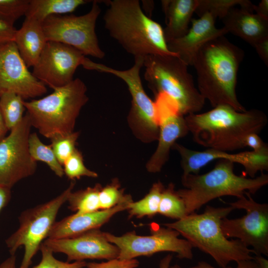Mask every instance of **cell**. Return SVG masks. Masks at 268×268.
Listing matches in <instances>:
<instances>
[{
  "label": "cell",
  "mask_w": 268,
  "mask_h": 268,
  "mask_svg": "<svg viewBox=\"0 0 268 268\" xmlns=\"http://www.w3.org/2000/svg\"><path fill=\"white\" fill-rule=\"evenodd\" d=\"M134 65L126 70L115 69L86 58L82 67L88 70L110 73L121 78L127 85L132 96L129 120L134 133L143 141L157 140L159 122L155 102L148 97L141 82L140 71L143 58H135Z\"/></svg>",
  "instance_id": "9c48e42d"
},
{
  "label": "cell",
  "mask_w": 268,
  "mask_h": 268,
  "mask_svg": "<svg viewBox=\"0 0 268 268\" xmlns=\"http://www.w3.org/2000/svg\"><path fill=\"white\" fill-rule=\"evenodd\" d=\"M181 156L183 176L198 174L201 169L215 160L225 159L244 167L245 174L251 178L258 172L268 170V151L256 152L254 151L230 153L218 150L207 148L197 151L188 148L177 142L172 146Z\"/></svg>",
  "instance_id": "2e32d148"
},
{
  "label": "cell",
  "mask_w": 268,
  "mask_h": 268,
  "mask_svg": "<svg viewBox=\"0 0 268 268\" xmlns=\"http://www.w3.org/2000/svg\"><path fill=\"white\" fill-rule=\"evenodd\" d=\"M158 213L169 218L180 220L188 214L183 200L170 183L162 192Z\"/></svg>",
  "instance_id": "f1b7e54d"
},
{
  "label": "cell",
  "mask_w": 268,
  "mask_h": 268,
  "mask_svg": "<svg viewBox=\"0 0 268 268\" xmlns=\"http://www.w3.org/2000/svg\"><path fill=\"white\" fill-rule=\"evenodd\" d=\"M15 260L14 255H10L0 265V268H16Z\"/></svg>",
  "instance_id": "7bdbcfd3"
},
{
  "label": "cell",
  "mask_w": 268,
  "mask_h": 268,
  "mask_svg": "<svg viewBox=\"0 0 268 268\" xmlns=\"http://www.w3.org/2000/svg\"><path fill=\"white\" fill-rule=\"evenodd\" d=\"M92 1L87 0H30L25 18L41 23L48 17L71 13L79 6Z\"/></svg>",
  "instance_id": "cb8c5ba5"
},
{
  "label": "cell",
  "mask_w": 268,
  "mask_h": 268,
  "mask_svg": "<svg viewBox=\"0 0 268 268\" xmlns=\"http://www.w3.org/2000/svg\"><path fill=\"white\" fill-rule=\"evenodd\" d=\"M254 48L256 49L259 57L265 64L268 65V38L258 42Z\"/></svg>",
  "instance_id": "f35d334b"
},
{
  "label": "cell",
  "mask_w": 268,
  "mask_h": 268,
  "mask_svg": "<svg viewBox=\"0 0 268 268\" xmlns=\"http://www.w3.org/2000/svg\"><path fill=\"white\" fill-rule=\"evenodd\" d=\"M254 11L256 14L268 19V0H262L258 5H255Z\"/></svg>",
  "instance_id": "60d3db41"
},
{
  "label": "cell",
  "mask_w": 268,
  "mask_h": 268,
  "mask_svg": "<svg viewBox=\"0 0 268 268\" xmlns=\"http://www.w3.org/2000/svg\"><path fill=\"white\" fill-rule=\"evenodd\" d=\"M40 250L42 254L41 261L33 268H83L86 267L87 263L85 261L69 262L57 260L54 256V253L43 243Z\"/></svg>",
  "instance_id": "e575fe53"
},
{
  "label": "cell",
  "mask_w": 268,
  "mask_h": 268,
  "mask_svg": "<svg viewBox=\"0 0 268 268\" xmlns=\"http://www.w3.org/2000/svg\"><path fill=\"white\" fill-rule=\"evenodd\" d=\"M139 262L136 259L121 260L116 259L101 263H86L87 268H136Z\"/></svg>",
  "instance_id": "d590c367"
},
{
  "label": "cell",
  "mask_w": 268,
  "mask_h": 268,
  "mask_svg": "<svg viewBox=\"0 0 268 268\" xmlns=\"http://www.w3.org/2000/svg\"><path fill=\"white\" fill-rule=\"evenodd\" d=\"M156 96L159 122L158 145L146 165L147 170L154 173L160 172L167 162L170 150L176 140L189 133L185 117L176 106L165 96Z\"/></svg>",
  "instance_id": "e0dca14e"
},
{
  "label": "cell",
  "mask_w": 268,
  "mask_h": 268,
  "mask_svg": "<svg viewBox=\"0 0 268 268\" xmlns=\"http://www.w3.org/2000/svg\"><path fill=\"white\" fill-rule=\"evenodd\" d=\"M43 244L53 253L67 255V262L84 260L118 259L119 249L107 239L105 232L94 229L76 236L62 238H47Z\"/></svg>",
  "instance_id": "ac0fdd59"
},
{
  "label": "cell",
  "mask_w": 268,
  "mask_h": 268,
  "mask_svg": "<svg viewBox=\"0 0 268 268\" xmlns=\"http://www.w3.org/2000/svg\"><path fill=\"white\" fill-rule=\"evenodd\" d=\"M23 101L20 96L11 92H5L0 97V111L9 131L23 119L25 110Z\"/></svg>",
  "instance_id": "83f0119b"
},
{
  "label": "cell",
  "mask_w": 268,
  "mask_h": 268,
  "mask_svg": "<svg viewBox=\"0 0 268 268\" xmlns=\"http://www.w3.org/2000/svg\"><path fill=\"white\" fill-rule=\"evenodd\" d=\"M10 197V189L0 185V212L8 203Z\"/></svg>",
  "instance_id": "ab89813d"
},
{
  "label": "cell",
  "mask_w": 268,
  "mask_h": 268,
  "mask_svg": "<svg viewBox=\"0 0 268 268\" xmlns=\"http://www.w3.org/2000/svg\"><path fill=\"white\" fill-rule=\"evenodd\" d=\"M75 184V180L72 181L57 197L21 214L19 228L5 240L10 255H14L20 247L24 248V256L18 268H29L33 257L47 238L59 209L67 201Z\"/></svg>",
  "instance_id": "ba28073f"
},
{
  "label": "cell",
  "mask_w": 268,
  "mask_h": 268,
  "mask_svg": "<svg viewBox=\"0 0 268 268\" xmlns=\"http://www.w3.org/2000/svg\"><path fill=\"white\" fill-rule=\"evenodd\" d=\"M79 135L78 132H73L66 135L57 136L51 139V143L50 145L62 166L66 159L76 149L75 144Z\"/></svg>",
  "instance_id": "d6a6232c"
},
{
  "label": "cell",
  "mask_w": 268,
  "mask_h": 268,
  "mask_svg": "<svg viewBox=\"0 0 268 268\" xmlns=\"http://www.w3.org/2000/svg\"><path fill=\"white\" fill-rule=\"evenodd\" d=\"M102 186L99 184L94 187L76 192L69 194L67 201L68 208L76 213H85L94 212L100 209L99 194Z\"/></svg>",
  "instance_id": "484cf974"
},
{
  "label": "cell",
  "mask_w": 268,
  "mask_h": 268,
  "mask_svg": "<svg viewBox=\"0 0 268 268\" xmlns=\"http://www.w3.org/2000/svg\"><path fill=\"white\" fill-rule=\"evenodd\" d=\"M215 19L208 12L198 19L192 18L191 27L184 36L167 42L168 49L187 65L192 66L196 53L204 44L228 33L223 27H215Z\"/></svg>",
  "instance_id": "d6986e66"
},
{
  "label": "cell",
  "mask_w": 268,
  "mask_h": 268,
  "mask_svg": "<svg viewBox=\"0 0 268 268\" xmlns=\"http://www.w3.org/2000/svg\"><path fill=\"white\" fill-rule=\"evenodd\" d=\"M28 143L30 154L35 161L45 163L57 176H64L63 167L50 145L43 143L36 133L30 134Z\"/></svg>",
  "instance_id": "f546056e"
},
{
  "label": "cell",
  "mask_w": 268,
  "mask_h": 268,
  "mask_svg": "<svg viewBox=\"0 0 268 268\" xmlns=\"http://www.w3.org/2000/svg\"><path fill=\"white\" fill-rule=\"evenodd\" d=\"M13 42L27 67H33L47 42L42 23L25 18L21 27L16 30Z\"/></svg>",
  "instance_id": "603a6c76"
},
{
  "label": "cell",
  "mask_w": 268,
  "mask_h": 268,
  "mask_svg": "<svg viewBox=\"0 0 268 268\" xmlns=\"http://www.w3.org/2000/svg\"><path fill=\"white\" fill-rule=\"evenodd\" d=\"M85 56L77 49L54 41H47L35 66L33 75L53 90L72 81Z\"/></svg>",
  "instance_id": "5bb4252c"
},
{
  "label": "cell",
  "mask_w": 268,
  "mask_h": 268,
  "mask_svg": "<svg viewBox=\"0 0 268 268\" xmlns=\"http://www.w3.org/2000/svg\"><path fill=\"white\" fill-rule=\"evenodd\" d=\"M169 268H182L178 265H175L172 266H170ZM190 268H215L212 266L211 265H210V264H209L208 263L205 262L201 261V262H199L196 266ZM224 268H232L226 267Z\"/></svg>",
  "instance_id": "ee69618b"
},
{
  "label": "cell",
  "mask_w": 268,
  "mask_h": 268,
  "mask_svg": "<svg viewBox=\"0 0 268 268\" xmlns=\"http://www.w3.org/2000/svg\"><path fill=\"white\" fill-rule=\"evenodd\" d=\"M99 0H93L87 13L76 16L53 15L42 23L47 41H54L71 46L84 56L102 59L105 52L99 44L95 32L96 21L101 9Z\"/></svg>",
  "instance_id": "30bf717a"
},
{
  "label": "cell",
  "mask_w": 268,
  "mask_h": 268,
  "mask_svg": "<svg viewBox=\"0 0 268 268\" xmlns=\"http://www.w3.org/2000/svg\"><path fill=\"white\" fill-rule=\"evenodd\" d=\"M185 119L195 142L207 148L229 152L245 147V137L259 134L268 123L261 110L239 112L225 104L203 113L187 115Z\"/></svg>",
  "instance_id": "7a4b0ae2"
},
{
  "label": "cell",
  "mask_w": 268,
  "mask_h": 268,
  "mask_svg": "<svg viewBox=\"0 0 268 268\" xmlns=\"http://www.w3.org/2000/svg\"><path fill=\"white\" fill-rule=\"evenodd\" d=\"M152 230L147 236L137 235L134 231L121 236L107 232L105 235L108 241L119 249L118 259L121 260L149 257L162 252L175 253L179 259L193 258V248L187 240L179 238L180 234L176 230L167 226H158Z\"/></svg>",
  "instance_id": "8fae6325"
},
{
  "label": "cell",
  "mask_w": 268,
  "mask_h": 268,
  "mask_svg": "<svg viewBox=\"0 0 268 268\" xmlns=\"http://www.w3.org/2000/svg\"><path fill=\"white\" fill-rule=\"evenodd\" d=\"M184 62L176 56L148 55L144 59V78L155 95L167 97L183 116L197 113L205 99L195 86Z\"/></svg>",
  "instance_id": "52a82bcc"
},
{
  "label": "cell",
  "mask_w": 268,
  "mask_h": 268,
  "mask_svg": "<svg viewBox=\"0 0 268 268\" xmlns=\"http://www.w3.org/2000/svg\"><path fill=\"white\" fill-rule=\"evenodd\" d=\"M172 258L173 256L171 254H168L164 257L159 263V268H169Z\"/></svg>",
  "instance_id": "bcb514c9"
},
{
  "label": "cell",
  "mask_w": 268,
  "mask_h": 268,
  "mask_svg": "<svg viewBox=\"0 0 268 268\" xmlns=\"http://www.w3.org/2000/svg\"><path fill=\"white\" fill-rule=\"evenodd\" d=\"M8 131L0 111V141L6 136Z\"/></svg>",
  "instance_id": "f6af8a7d"
},
{
  "label": "cell",
  "mask_w": 268,
  "mask_h": 268,
  "mask_svg": "<svg viewBox=\"0 0 268 268\" xmlns=\"http://www.w3.org/2000/svg\"><path fill=\"white\" fill-rule=\"evenodd\" d=\"M129 204H121L110 209H100L89 213H75L55 222L47 238H70L92 230L99 229L116 213L127 210Z\"/></svg>",
  "instance_id": "ffe728a7"
},
{
  "label": "cell",
  "mask_w": 268,
  "mask_h": 268,
  "mask_svg": "<svg viewBox=\"0 0 268 268\" xmlns=\"http://www.w3.org/2000/svg\"><path fill=\"white\" fill-rule=\"evenodd\" d=\"M161 2L165 15L163 31L166 42L184 36L189 29L198 0H163Z\"/></svg>",
  "instance_id": "7402d4cb"
},
{
  "label": "cell",
  "mask_w": 268,
  "mask_h": 268,
  "mask_svg": "<svg viewBox=\"0 0 268 268\" xmlns=\"http://www.w3.org/2000/svg\"><path fill=\"white\" fill-rule=\"evenodd\" d=\"M221 20L228 33L239 37L253 47L268 38V19L245 9L233 7Z\"/></svg>",
  "instance_id": "44dd1931"
},
{
  "label": "cell",
  "mask_w": 268,
  "mask_h": 268,
  "mask_svg": "<svg viewBox=\"0 0 268 268\" xmlns=\"http://www.w3.org/2000/svg\"><path fill=\"white\" fill-rule=\"evenodd\" d=\"M87 87L79 78L43 98L24 100L32 127L51 139L74 132L76 119L88 100Z\"/></svg>",
  "instance_id": "8992f818"
},
{
  "label": "cell",
  "mask_w": 268,
  "mask_h": 268,
  "mask_svg": "<svg viewBox=\"0 0 268 268\" xmlns=\"http://www.w3.org/2000/svg\"><path fill=\"white\" fill-rule=\"evenodd\" d=\"M234 164L221 159L207 173L182 176L181 182L185 188L177 192L185 202L188 214L212 200L225 196L239 199L246 192L254 194L268 184V175L264 173L253 178L237 175L234 172Z\"/></svg>",
  "instance_id": "5b68a950"
},
{
  "label": "cell",
  "mask_w": 268,
  "mask_h": 268,
  "mask_svg": "<svg viewBox=\"0 0 268 268\" xmlns=\"http://www.w3.org/2000/svg\"><path fill=\"white\" fill-rule=\"evenodd\" d=\"M100 209H108L121 204H129L133 201L131 195L125 194L118 179L102 187L99 194Z\"/></svg>",
  "instance_id": "4dcf8cb0"
},
{
  "label": "cell",
  "mask_w": 268,
  "mask_h": 268,
  "mask_svg": "<svg viewBox=\"0 0 268 268\" xmlns=\"http://www.w3.org/2000/svg\"><path fill=\"white\" fill-rule=\"evenodd\" d=\"M235 268H259L254 260H244L238 262Z\"/></svg>",
  "instance_id": "b9f144b4"
},
{
  "label": "cell",
  "mask_w": 268,
  "mask_h": 268,
  "mask_svg": "<svg viewBox=\"0 0 268 268\" xmlns=\"http://www.w3.org/2000/svg\"><path fill=\"white\" fill-rule=\"evenodd\" d=\"M237 5L250 12L254 11L255 4L248 0H198L195 12L199 17L208 12L215 18L218 17L221 19L230 9Z\"/></svg>",
  "instance_id": "4316f807"
},
{
  "label": "cell",
  "mask_w": 268,
  "mask_h": 268,
  "mask_svg": "<svg viewBox=\"0 0 268 268\" xmlns=\"http://www.w3.org/2000/svg\"><path fill=\"white\" fill-rule=\"evenodd\" d=\"M32 126L27 113L0 141V185L11 189L20 180L33 175L37 162L29 150Z\"/></svg>",
  "instance_id": "4fadbf2b"
},
{
  "label": "cell",
  "mask_w": 268,
  "mask_h": 268,
  "mask_svg": "<svg viewBox=\"0 0 268 268\" xmlns=\"http://www.w3.org/2000/svg\"><path fill=\"white\" fill-rule=\"evenodd\" d=\"M234 209L230 205L223 207L207 205L202 213L194 212L163 225L176 230L193 248L209 255L219 266L224 268L231 262L254 260L252 250L238 239L228 240L223 233L221 221Z\"/></svg>",
  "instance_id": "277c9868"
},
{
  "label": "cell",
  "mask_w": 268,
  "mask_h": 268,
  "mask_svg": "<svg viewBox=\"0 0 268 268\" xmlns=\"http://www.w3.org/2000/svg\"><path fill=\"white\" fill-rule=\"evenodd\" d=\"M103 20L110 36L134 58L177 55L168 48L163 29L143 11L138 0H105Z\"/></svg>",
  "instance_id": "3957f363"
},
{
  "label": "cell",
  "mask_w": 268,
  "mask_h": 268,
  "mask_svg": "<svg viewBox=\"0 0 268 268\" xmlns=\"http://www.w3.org/2000/svg\"><path fill=\"white\" fill-rule=\"evenodd\" d=\"M63 167L64 174L72 181L83 176L94 178L98 177L96 172L89 170L85 166L82 154L76 148L66 159Z\"/></svg>",
  "instance_id": "1f68e13d"
},
{
  "label": "cell",
  "mask_w": 268,
  "mask_h": 268,
  "mask_svg": "<svg viewBox=\"0 0 268 268\" xmlns=\"http://www.w3.org/2000/svg\"><path fill=\"white\" fill-rule=\"evenodd\" d=\"M16 31L13 25L0 19V48L13 41Z\"/></svg>",
  "instance_id": "74e56055"
},
{
  "label": "cell",
  "mask_w": 268,
  "mask_h": 268,
  "mask_svg": "<svg viewBox=\"0 0 268 268\" xmlns=\"http://www.w3.org/2000/svg\"><path fill=\"white\" fill-rule=\"evenodd\" d=\"M254 260L257 263L259 268H268V260L262 255H255Z\"/></svg>",
  "instance_id": "7dc6e473"
},
{
  "label": "cell",
  "mask_w": 268,
  "mask_h": 268,
  "mask_svg": "<svg viewBox=\"0 0 268 268\" xmlns=\"http://www.w3.org/2000/svg\"><path fill=\"white\" fill-rule=\"evenodd\" d=\"M244 147H249L256 152L268 151V144L263 141L259 134L252 133L248 134L244 140Z\"/></svg>",
  "instance_id": "8d00e7d4"
},
{
  "label": "cell",
  "mask_w": 268,
  "mask_h": 268,
  "mask_svg": "<svg viewBox=\"0 0 268 268\" xmlns=\"http://www.w3.org/2000/svg\"><path fill=\"white\" fill-rule=\"evenodd\" d=\"M165 187L160 182L153 184L149 192L141 200L133 201L128 205V211L130 217L134 216L151 218L158 213L159 204Z\"/></svg>",
  "instance_id": "d4e9b609"
},
{
  "label": "cell",
  "mask_w": 268,
  "mask_h": 268,
  "mask_svg": "<svg viewBox=\"0 0 268 268\" xmlns=\"http://www.w3.org/2000/svg\"><path fill=\"white\" fill-rule=\"evenodd\" d=\"M234 209H243L241 217L224 218L221 227L224 236L235 238L245 246L252 247L255 255H268V204L256 201L248 192L235 202H229Z\"/></svg>",
  "instance_id": "7c38bea8"
},
{
  "label": "cell",
  "mask_w": 268,
  "mask_h": 268,
  "mask_svg": "<svg viewBox=\"0 0 268 268\" xmlns=\"http://www.w3.org/2000/svg\"><path fill=\"white\" fill-rule=\"evenodd\" d=\"M30 0H0V19L14 25L25 15Z\"/></svg>",
  "instance_id": "836d02e7"
},
{
  "label": "cell",
  "mask_w": 268,
  "mask_h": 268,
  "mask_svg": "<svg viewBox=\"0 0 268 268\" xmlns=\"http://www.w3.org/2000/svg\"><path fill=\"white\" fill-rule=\"evenodd\" d=\"M243 50L224 36L212 39L196 53L192 66L197 75L198 89L213 108L228 105L239 112L246 110L236 93L237 74Z\"/></svg>",
  "instance_id": "6da1fadb"
},
{
  "label": "cell",
  "mask_w": 268,
  "mask_h": 268,
  "mask_svg": "<svg viewBox=\"0 0 268 268\" xmlns=\"http://www.w3.org/2000/svg\"><path fill=\"white\" fill-rule=\"evenodd\" d=\"M28 68L13 41L0 48V97L11 92L25 100L47 92L46 86Z\"/></svg>",
  "instance_id": "9a60e30c"
}]
</instances>
